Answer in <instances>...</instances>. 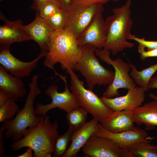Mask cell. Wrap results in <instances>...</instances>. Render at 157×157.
Segmentation results:
<instances>
[{
  "label": "cell",
  "mask_w": 157,
  "mask_h": 157,
  "mask_svg": "<svg viewBox=\"0 0 157 157\" xmlns=\"http://www.w3.org/2000/svg\"><path fill=\"white\" fill-rule=\"evenodd\" d=\"M39 76L34 75L28 83L30 91L23 108L19 109L15 117L3 122L1 127L6 130L4 138L6 139L12 138L13 143L21 139L28 131V128H33L38 125L44 116H37L34 108V103L36 97L41 91L38 86Z\"/></svg>",
  "instance_id": "obj_3"
},
{
  "label": "cell",
  "mask_w": 157,
  "mask_h": 157,
  "mask_svg": "<svg viewBox=\"0 0 157 157\" xmlns=\"http://www.w3.org/2000/svg\"><path fill=\"white\" fill-rule=\"evenodd\" d=\"M3 0H0V1H3Z\"/></svg>",
  "instance_id": "obj_40"
},
{
  "label": "cell",
  "mask_w": 157,
  "mask_h": 157,
  "mask_svg": "<svg viewBox=\"0 0 157 157\" xmlns=\"http://www.w3.org/2000/svg\"><path fill=\"white\" fill-rule=\"evenodd\" d=\"M149 97L153 99L156 100L157 101V96L154 94L152 93H150L149 94Z\"/></svg>",
  "instance_id": "obj_38"
},
{
  "label": "cell",
  "mask_w": 157,
  "mask_h": 157,
  "mask_svg": "<svg viewBox=\"0 0 157 157\" xmlns=\"http://www.w3.org/2000/svg\"><path fill=\"white\" fill-rule=\"evenodd\" d=\"M134 117L132 111H114L100 124L107 131L117 133L134 129Z\"/></svg>",
  "instance_id": "obj_18"
},
{
  "label": "cell",
  "mask_w": 157,
  "mask_h": 157,
  "mask_svg": "<svg viewBox=\"0 0 157 157\" xmlns=\"http://www.w3.org/2000/svg\"><path fill=\"white\" fill-rule=\"evenodd\" d=\"M95 54L102 61L113 66L115 70L113 80L103 94L102 97L111 98L119 95L118 90H128L136 87V84L130 75L131 67L129 63L120 58L113 60L110 57V51L104 49H96Z\"/></svg>",
  "instance_id": "obj_7"
},
{
  "label": "cell",
  "mask_w": 157,
  "mask_h": 157,
  "mask_svg": "<svg viewBox=\"0 0 157 157\" xmlns=\"http://www.w3.org/2000/svg\"><path fill=\"white\" fill-rule=\"evenodd\" d=\"M1 18L5 24L0 26V45L9 47L13 43L32 40L23 28V23L20 19L10 21L2 15Z\"/></svg>",
  "instance_id": "obj_16"
},
{
  "label": "cell",
  "mask_w": 157,
  "mask_h": 157,
  "mask_svg": "<svg viewBox=\"0 0 157 157\" xmlns=\"http://www.w3.org/2000/svg\"><path fill=\"white\" fill-rule=\"evenodd\" d=\"M4 130L3 129L0 127V157L3 155L5 152V149L3 148L4 140L3 136Z\"/></svg>",
  "instance_id": "obj_34"
},
{
  "label": "cell",
  "mask_w": 157,
  "mask_h": 157,
  "mask_svg": "<svg viewBox=\"0 0 157 157\" xmlns=\"http://www.w3.org/2000/svg\"><path fill=\"white\" fill-rule=\"evenodd\" d=\"M10 99L8 94L3 90H0V107L4 105Z\"/></svg>",
  "instance_id": "obj_33"
},
{
  "label": "cell",
  "mask_w": 157,
  "mask_h": 157,
  "mask_svg": "<svg viewBox=\"0 0 157 157\" xmlns=\"http://www.w3.org/2000/svg\"><path fill=\"white\" fill-rule=\"evenodd\" d=\"M58 128L57 122L51 123L49 117L46 115L38 125L28 129L24 137L13 143L10 148L13 151H17L28 147L33 151V157H51L54 151L56 139L59 136Z\"/></svg>",
  "instance_id": "obj_4"
},
{
  "label": "cell",
  "mask_w": 157,
  "mask_h": 157,
  "mask_svg": "<svg viewBox=\"0 0 157 157\" xmlns=\"http://www.w3.org/2000/svg\"><path fill=\"white\" fill-rule=\"evenodd\" d=\"M156 15H157V8H156Z\"/></svg>",
  "instance_id": "obj_39"
},
{
  "label": "cell",
  "mask_w": 157,
  "mask_h": 157,
  "mask_svg": "<svg viewBox=\"0 0 157 157\" xmlns=\"http://www.w3.org/2000/svg\"><path fill=\"white\" fill-rule=\"evenodd\" d=\"M99 122L93 118L86 122L81 128L73 132L70 141L71 143L62 157H76L90 137L97 131Z\"/></svg>",
  "instance_id": "obj_17"
},
{
  "label": "cell",
  "mask_w": 157,
  "mask_h": 157,
  "mask_svg": "<svg viewBox=\"0 0 157 157\" xmlns=\"http://www.w3.org/2000/svg\"><path fill=\"white\" fill-rule=\"evenodd\" d=\"M145 48L143 45L139 44L138 51L141 60H144L149 57H157V49L146 51Z\"/></svg>",
  "instance_id": "obj_30"
},
{
  "label": "cell",
  "mask_w": 157,
  "mask_h": 157,
  "mask_svg": "<svg viewBox=\"0 0 157 157\" xmlns=\"http://www.w3.org/2000/svg\"><path fill=\"white\" fill-rule=\"evenodd\" d=\"M104 11L103 4L88 6L70 4L67 11L68 22L65 29L77 38L88 27L95 17Z\"/></svg>",
  "instance_id": "obj_8"
},
{
  "label": "cell",
  "mask_w": 157,
  "mask_h": 157,
  "mask_svg": "<svg viewBox=\"0 0 157 157\" xmlns=\"http://www.w3.org/2000/svg\"><path fill=\"white\" fill-rule=\"evenodd\" d=\"M62 7L59 3L49 1L42 5L36 12L41 17L46 19L57 12Z\"/></svg>",
  "instance_id": "obj_27"
},
{
  "label": "cell",
  "mask_w": 157,
  "mask_h": 157,
  "mask_svg": "<svg viewBox=\"0 0 157 157\" xmlns=\"http://www.w3.org/2000/svg\"><path fill=\"white\" fill-rule=\"evenodd\" d=\"M56 74L59 76L64 82V90L62 92H58V87L55 84L48 86L44 92L46 95L51 98L52 101L50 103L45 104L38 102L35 109L37 115L44 116L49 110L56 108L67 113L79 106L74 95L69 89L66 76L57 72Z\"/></svg>",
  "instance_id": "obj_9"
},
{
  "label": "cell",
  "mask_w": 157,
  "mask_h": 157,
  "mask_svg": "<svg viewBox=\"0 0 157 157\" xmlns=\"http://www.w3.org/2000/svg\"><path fill=\"white\" fill-rule=\"evenodd\" d=\"M148 88L149 89L157 88V76L151 78L149 83Z\"/></svg>",
  "instance_id": "obj_35"
},
{
  "label": "cell",
  "mask_w": 157,
  "mask_h": 157,
  "mask_svg": "<svg viewBox=\"0 0 157 157\" xmlns=\"http://www.w3.org/2000/svg\"><path fill=\"white\" fill-rule=\"evenodd\" d=\"M9 47L0 45V65L11 75L22 79L29 77L33 70L38 67L39 60L46 54L40 52L33 60L23 62L14 56L10 52Z\"/></svg>",
  "instance_id": "obj_10"
},
{
  "label": "cell",
  "mask_w": 157,
  "mask_h": 157,
  "mask_svg": "<svg viewBox=\"0 0 157 157\" xmlns=\"http://www.w3.org/2000/svg\"><path fill=\"white\" fill-rule=\"evenodd\" d=\"M70 4L88 6L95 3L104 4L112 1L118 2L119 0H70Z\"/></svg>",
  "instance_id": "obj_29"
},
{
  "label": "cell",
  "mask_w": 157,
  "mask_h": 157,
  "mask_svg": "<svg viewBox=\"0 0 157 157\" xmlns=\"http://www.w3.org/2000/svg\"><path fill=\"white\" fill-rule=\"evenodd\" d=\"M81 50L76 37L65 30L54 31L51 34L48 51L45 57L44 66L53 69L59 63L61 68L66 71L74 70V66L79 60Z\"/></svg>",
  "instance_id": "obj_2"
},
{
  "label": "cell",
  "mask_w": 157,
  "mask_h": 157,
  "mask_svg": "<svg viewBox=\"0 0 157 157\" xmlns=\"http://www.w3.org/2000/svg\"><path fill=\"white\" fill-rule=\"evenodd\" d=\"M22 79L9 74L0 65V90L6 92L15 101L23 98L27 90Z\"/></svg>",
  "instance_id": "obj_19"
},
{
  "label": "cell",
  "mask_w": 157,
  "mask_h": 157,
  "mask_svg": "<svg viewBox=\"0 0 157 157\" xmlns=\"http://www.w3.org/2000/svg\"><path fill=\"white\" fill-rule=\"evenodd\" d=\"M129 63L131 67L129 73L131 76L136 85L142 88L145 92L149 90V82L157 71V63L139 71L130 61H129Z\"/></svg>",
  "instance_id": "obj_21"
},
{
  "label": "cell",
  "mask_w": 157,
  "mask_h": 157,
  "mask_svg": "<svg viewBox=\"0 0 157 157\" xmlns=\"http://www.w3.org/2000/svg\"><path fill=\"white\" fill-rule=\"evenodd\" d=\"M33 150L30 148H29L23 154L17 156V157H32V151Z\"/></svg>",
  "instance_id": "obj_37"
},
{
  "label": "cell",
  "mask_w": 157,
  "mask_h": 157,
  "mask_svg": "<svg viewBox=\"0 0 157 157\" xmlns=\"http://www.w3.org/2000/svg\"><path fill=\"white\" fill-rule=\"evenodd\" d=\"M118 153L119 157H135L128 147L118 148Z\"/></svg>",
  "instance_id": "obj_32"
},
{
  "label": "cell",
  "mask_w": 157,
  "mask_h": 157,
  "mask_svg": "<svg viewBox=\"0 0 157 157\" xmlns=\"http://www.w3.org/2000/svg\"><path fill=\"white\" fill-rule=\"evenodd\" d=\"M45 20L49 27L54 31L65 29L67 24V12L62 7L57 12Z\"/></svg>",
  "instance_id": "obj_24"
},
{
  "label": "cell",
  "mask_w": 157,
  "mask_h": 157,
  "mask_svg": "<svg viewBox=\"0 0 157 157\" xmlns=\"http://www.w3.org/2000/svg\"><path fill=\"white\" fill-rule=\"evenodd\" d=\"M85 157H119L118 147L112 140L91 136L82 148Z\"/></svg>",
  "instance_id": "obj_13"
},
{
  "label": "cell",
  "mask_w": 157,
  "mask_h": 157,
  "mask_svg": "<svg viewBox=\"0 0 157 157\" xmlns=\"http://www.w3.org/2000/svg\"><path fill=\"white\" fill-rule=\"evenodd\" d=\"M156 147L157 148V145H156Z\"/></svg>",
  "instance_id": "obj_41"
},
{
  "label": "cell",
  "mask_w": 157,
  "mask_h": 157,
  "mask_svg": "<svg viewBox=\"0 0 157 157\" xmlns=\"http://www.w3.org/2000/svg\"><path fill=\"white\" fill-rule=\"evenodd\" d=\"M23 28L32 40L39 45L41 52L46 54L51 35L54 31L49 27L45 19L41 17L36 12L34 20L29 24L23 25Z\"/></svg>",
  "instance_id": "obj_15"
},
{
  "label": "cell",
  "mask_w": 157,
  "mask_h": 157,
  "mask_svg": "<svg viewBox=\"0 0 157 157\" xmlns=\"http://www.w3.org/2000/svg\"><path fill=\"white\" fill-rule=\"evenodd\" d=\"M131 4V0H127L123 5L113 8V14L105 20L106 38L103 49L110 51L113 55L125 49L132 48L135 45L127 41L133 24Z\"/></svg>",
  "instance_id": "obj_1"
},
{
  "label": "cell",
  "mask_w": 157,
  "mask_h": 157,
  "mask_svg": "<svg viewBox=\"0 0 157 157\" xmlns=\"http://www.w3.org/2000/svg\"><path fill=\"white\" fill-rule=\"evenodd\" d=\"M127 39L134 40L139 44L143 45L145 48H147V50L157 49V41L146 40L144 38H138L131 33L129 35Z\"/></svg>",
  "instance_id": "obj_28"
},
{
  "label": "cell",
  "mask_w": 157,
  "mask_h": 157,
  "mask_svg": "<svg viewBox=\"0 0 157 157\" xmlns=\"http://www.w3.org/2000/svg\"><path fill=\"white\" fill-rule=\"evenodd\" d=\"M73 69L66 71L70 76V89L74 95L78 106L90 113L99 122H101L114 111L108 107L93 91L84 87L83 83L74 72Z\"/></svg>",
  "instance_id": "obj_6"
},
{
  "label": "cell",
  "mask_w": 157,
  "mask_h": 157,
  "mask_svg": "<svg viewBox=\"0 0 157 157\" xmlns=\"http://www.w3.org/2000/svg\"><path fill=\"white\" fill-rule=\"evenodd\" d=\"M66 119L69 127L75 132L82 127L86 122L87 112L78 106L67 113Z\"/></svg>",
  "instance_id": "obj_22"
},
{
  "label": "cell",
  "mask_w": 157,
  "mask_h": 157,
  "mask_svg": "<svg viewBox=\"0 0 157 157\" xmlns=\"http://www.w3.org/2000/svg\"><path fill=\"white\" fill-rule=\"evenodd\" d=\"M148 140L133 143L129 146L135 157H157V148Z\"/></svg>",
  "instance_id": "obj_23"
},
{
  "label": "cell",
  "mask_w": 157,
  "mask_h": 157,
  "mask_svg": "<svg viewBox=\"0 0 157 157\" xmlns=\"http://www.w3.org/2000/svg\"><path fill=\"white\" fill-rule=\"evenodd\" d=\"M92 135L102 136L110 139L117 145L118 148L127 147L133 143L148 140L147 139V133L145 130L140 128L135 127L131 130L113 133L105 129L100 123L97 130Z\"/></svg>",
  "instance_id": "obj_14"
},
{
  "label": "cell",
  "mask_w": 157,
  "mask_h": 157,
  "mask_svg": "<svg viewBox=\"0 0 157 157\" xmlns=\"http://www.w3.org/2000/svg\"><path fill=\"white\" fill-rule=\"evenodd\" d=\"M80 58L74 66L85 78L88 89L92 90L94 86L109 85L114 77L115 72L105 68L100 64L95 54L97 49L89 44L79 46Z\"/></svg>",
  "instance_id": "obj_5"
},
{
  "label": "cell",
  "mask_w": 157,
  "mask_h": 157,
  "mask_svg": "<svg viewBox=\"0 0 157 157\" xmlns=\"http://www.w3.org/2000/svg\"><path fill=\"white\" fill-rule=\"evenodd\" d=\"M106 26L102 13L97 15L88 27L77 38L79 46L89 44L102 49L106 38Z\"/></svg>",
  "instance_id": "obj_12"
},
{
  "label": "cell",
  "mask_w": 157,
  "mask_h": 157,
  "mask_svg": "<svg viewBox=\"0 0 157 157\" xmlns=\"http://www.w3.org/2000/svg\"><path fill=\"white\" fill-rule=\"evenodd\" d=\"M73 133V130L69 127L65 133L56 139L53 152L54 157H62L65 153Z\"/></svg>",
  "instance_id": "obj_25"
},
{
  "label": "cell",
  "mask_w": 157,
  "mask_h": 157,
  "mask_svg": "<svg viewBox=\"0 0 157 157\" xmlns=\"http://www.w3.org/2000/svg\"><path fill=\"white\" fill-rule=\"evenodd\" d=\"M32 4L31 8L32 10L38 11L40 7L44 3L49 1H54L61 4L59 0H32Z\"/></svg>",
  "instance_id": "obj_31"
},
{
  "label": "cell",
  "mask_w": 157,
  "mask_h": 157,
  "mask_svg": "<svg viewBox=\"0 0 157 157\" xmlns=\"http://www.w3.org/2000/svg\"><path fill=\"white\" fill-rule=\"evenodd\" d=\"M62 6L67 11L70 5V0H59Z\"/></svg>",
  "instance_id": "obj_36"
},
{
  "label": "cell",
  "mask_w": 157,
  "mask_h": 157,
  "mask_svg": "<svg viewBox=\"0 0 157 157\" xmlns=\"http://www.w3.org/2000/svg\"><path fill=\"white\" fill-rule=\"evenodd\" d=\"M15 101L10 99L0 107V122L10 120L17 114L19 108Z\"/></svg>",
  "instance_id": "obj_26"
},
{
  "label": "cell",
  "mask_w": 157,
  "mask_h": 157,
  "mask_svg": "<svg viewBox=\"0 0 157 157\" xmlns=\"http://www.w3.org/2000/svg\"><path fill=\"white\" fill-rule=\"evenodd\" d=\"M145 91L141 87H136L128 90L125 95L114 98H100L108 107L114 111H132L142 106L145 100Z\"/></svg>",
  "instance_id": "obj_11"
},
{
  "label": "cell",
  "mask_w": 157,
  "mask_h": 157,
  "mask_svg": "<svg viewBox=\"0 0 157 157\" xmlns=\"http://www.w3.org/2000/svg\"><path fill=\"white\" fill-rule=\"evenodd\" d=\"M134 121L137 125H145L146 130L154 129L157 126V101L153 99L132 110ZM157 138L150 137L151 140ZM155 141H157V139Z\"/></svg>",
  "instance_id": "obj_20"
}]
</instances>
